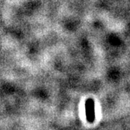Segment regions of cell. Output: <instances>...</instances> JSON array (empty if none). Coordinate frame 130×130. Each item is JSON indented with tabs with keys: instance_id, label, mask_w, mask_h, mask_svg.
<instances>
[{
	"instance_id": "obj_1",
	"label": "cell",
	"mask_w": 130,
	"mask_h": 130,
	"mask_svg": "<svg viewBox=\"0 0 130 130\" xmlns=\"http://www.w3.org/2000/svg\"><path fill=\"white\" fill-rule=\"evenodd\" d=\"M86 116L88 120L90 122H92L94 120V103L92 99H89L86 102Z\"/></svg>"
}]
</instances>
